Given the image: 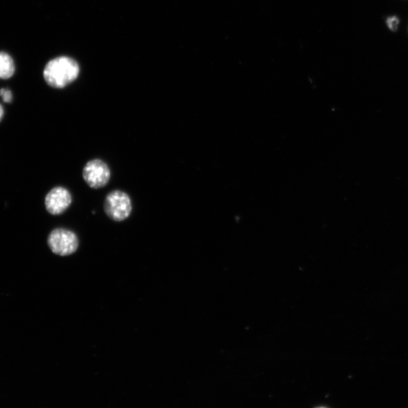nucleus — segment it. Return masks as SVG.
<instances>
[{
	"label": "nucleus",
	"instance_id": "obj_1",
	"mask_svg": "<svg viewBox=\"0 0 408 408\" xmlns=\"http://www.w3.org/2000/svg\"><path fill=\"white\" fill-rule=\"evenodd\" d=\"M80 74L77 61L70 57L61 56L48 61L43 70L46 83L55 89H63L75 81Z\"/></svg>",
	"mask_w": 408,
	"mask_h": 408
},
{
	"label": "nucleus",
	"instance_id": "obj_9",
	"mask_svg": "<svg viewBox=\"0 0 408 408\" xmlns=\"http://www.w3.org/2000/svg\"><path fill=\"white\" fill-rule=\"evenodd\" d=\"M4 116V108L1 104H0V121H1Z\"/></svg>",
	"mask_w": 408,
	"mask_h": 408
},
{
	"label": "nucleus",
	"instance_id": "obj_6",
	"mask_svg": "<svg viewBox=\"0 0 408 408\" xmlns=\"http://www.w3.org/2000/svg\"><path fill=\"white\" fill-rule=\"evenodd\" d=\"M16 66L14 59L7 53L0 52V79H9L14 75Z\"/></svg>",
	"mask_w": 408,
	"mask_h": 408
},
{
	"label": "nucleus",
	"instance_id": "obj_7",
	"mask_svg": "<svg viewBox=\"0 0 408 408\" xmlns=\"http://www.w3.org/2000/svg\"><path fill=\"white\" fill-rule=\"evenodd\" d=\"M0 97H2V100L5 103H11L12 102V93L9 89H1L0 90Z\"/></svg>",
	"mask_w": 408,
	"mask_h": 408
},
{
	"label": "nucleus",
	"instance_id": "obj_8",
	"mask_svg": "<svg viewBox=\"0 0 408 408\" xmlns=\"http://www.w3.org/2000/svg\"><path fill=\"white\" fill-rule=\"evenodd\" d=\"M389 28L394 31L397 30V26L399 24V19L397 17H392V18H389L388 19L387 21Z\"/></svg>",
	"mask_w": 408,
	"mask_h": 408
},
{
	"label": "nucleus",
	"instance_id": "obj_10",
	"mask_svg": "<svg viewBox=\"0 0 408 408\" xmlns=\"http://www.w3.org/2000/svg\"><path fill=\"white\" fill-rule=\"evenodd\" d=\"M316 408H327V407H316Z\"/></svg>",
	"mask_w": 408,
	"mask_h": 408
},
{
	"label": "nucleus",
	"instance_id": "obj_2",
	"mask_svg": "<svg viewBox=\"0 0 408 408\" xmlns=\"http://www.w3.org/2000/svg\"><path fill=\"white\" fill-rule=\"evenodd\" d=\"M49 249L58 256H66L75 253L79 247V239L73 231L59 228L49 234L48 237Z\"/></svg>",
	"mask_w": 408,
	"mask_h": 408
},
{
	"label": "nucleus",
	"instance_id": "obj_3",
	"mask_svg": "<svg viewBox=\"0 0 408 408\" xmlns=\"http://www.w3.org/2000/svg\"><path fill=\"white\" fill-rule=\"evenodd\" d=\"M104 209L110 219L122 221L129 218L132 213V201L127 193L115 190L107 195Z\"/></svg>",
	"mask_w": 408,
	"mask_h": 408
},
{
	"label": "nucleus",
	"instance_id": "obj_5",
	"mask_svg": "<svg viewBox=\"0 0 408 408\" xmlns=\"http://www.w3.org/2000/svg\"><path fill=\"white\" fill-rule=\"evenodd\" d=\"M72 204L70 192L64 187H56L46 196L47 211L54 216L63 214Z\"/></svg>",
	"mask_w": 408,
	"mask_h": 408
},
{
	"label": "nucleus",
	"instance_id": "obj_4",
	"mask_svg": "<svg viewBox=\"0 0 408 408\" xmlns=\"http://www.w3.org/2000/svg\"><path fill=\"white\" fill-rule=\"evenodd\" d=\"M110 176L111 172L108 165L100 159L90 160L83 170L84 181L94 189L106 187L110 179Z\"/></svg>",
	"mask_w": 408,
	"mask_h": 408
}]
</instances>
